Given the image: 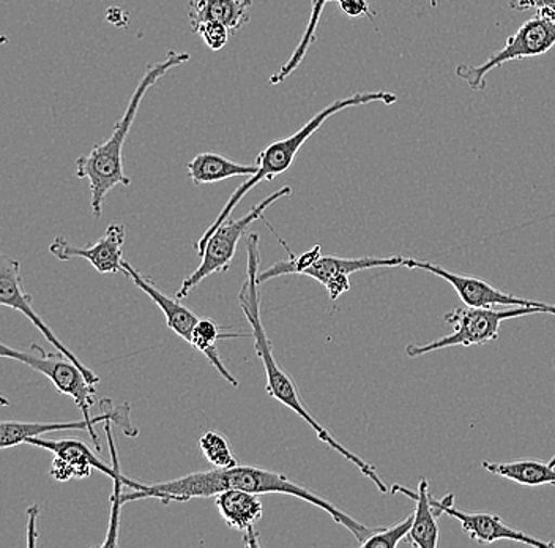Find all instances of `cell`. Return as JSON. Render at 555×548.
Instances as JSON below:
<instances>
[{
  "mask_svg": "<svg viewBox=\"0 0 555 548\" xmlns=\"http://www.w3.org/2000/svg\"><path fill=\"white\" fill-rule=\"evenodd\" d=\"M130 494H121V506L138 499L155 498L169 505V502H186L194 498H211L225 490H243L249 494L267 495L281 494L294 496L301 501L318 506L322 511L327 512L335 523L345 526L352 536L359 540L360 546L373 536L379 528H367L363 523L357 522L345 511L336 508L335 505L325 499L324 496L312 494L304 485L291 481L284 474L276 471L263 470V468L249 467V464H237L232 468H214L208 471L186 474V476L171 479V481L156 482V484H141L134 482Z\"/></svg>",
  "mask_w": 555,
  "mask_h": 548,
  "instance_id": "cell-1",
  "label": "cell"
},
{
  "mask_svg": "<svg viewBox=\"0 0 555 548\" xmlns=\"http://www.w3.org/2000/svg\"><path fill=\"white\" fill-rule=\"evenodd\" d=\"M260 262H262L260 238L258 232H251L248 239H246V279L242 284L241 291H238V302H241L246 321L251 326V336L255 339L256 354H258L263 370H266L267 392H269L270 397L275 398L284 407L289 408L298 418L304 419L314 430L318 438L322 443L327 444L330 449L336 450L339 456L345 457L353 467L359 468L360 473L364 477L370 479L380 494H388L387 484L377 474L376 468L367 463V461L360 459L357 454L350 453L341 443L336 442L332 433L311 415L310 409L304 404V398H301L293 377L275 359L272 342H270L266 328L262 324V318H260V304H262L258 280Z\"/></svg>",
  "mask_w": 555,
  "mask_h": 548,
  "instance_id": "cell-2",
  "label": "cell"
},
{
  "mask_svg": "<svg viewBox=\"0 0 555 548\" xmlns=\"http://www.w3.org/2000/svg\"><path fill=\"white\" fill-rule=\"evenodd\" d=\"M191 59L189 53H177L168 51L165 59L145 68L144 76L138 82L128 106L125 107L124 116L114 127L109 140L100 142L92 151L76 160V176L79 179L89 180L90 206L96 218L103 215L104 197L117 186L128 187L131 183L130 177L125 175L124 169V144L128 133L137 119L139 107L145 93L149 92L159 78L172 68L186 64Z\"/></svg>",
  "mask_w": 555,
  "mask_h": 548,
  "instance_id": "cell-3",
  "label": "cell"
},
{
  "mask_svg": "<svg viewBox=\"0 0 555 548\" xmlns=\"http://www.w3.org/2000/svg\"><path fill=\"white\" fill-rule=\"evenodd\" d=\"M397 102V93L388 92V90L357 92L353 93V95L346 97V99H339L336 100V102L330 103V105L325 106L324 110L319 111L314 117H311V119L308 120L300 130L294 131L291 137L270 142L266 149H262V151L259 152L258 162H256V165H258L259 168L258 173H256L255 176L249 177L246 182H243L242 186L232 193L228 203L224 204L223 211L218 214L214 224L207 228L203 238L197 241L196 250L197 253H199V256L203 255L208 239L214 235V232L217 231L224 221H228L229 218H231L235 207H237V204L241 203L245 195H248L249 190L255 189V187L259 186L263 180H273L276 176L286 173L287 169L294 165L295 158H297L298 152L304 148L305 142L310 140L312 135H314L322 125L327 123L330 117L341 113V111L347 110V107L366 106L370 105V103H384V105L391 106Z\"/></svg>",
  "mask_w": 555,
  "mask_h": 548,
  "instance_id": "cell-4",
  "label": "cell"
},
{
  "mask_svg": "<svg viewBox=\"0 0 555 548\" xmlns=\"http://www.w3.org/2000/svg\"><path fill=\"white\" fill-rule=\"evenodd\" d=\"M547 314L538 307H508L505 310L481 307H456L446 315V321L453 326L454 331L434 342L418 345L411 343L405 348L409 357L426 356L429 353L451 348V346H481L495 342L501 335V324L506 319L529 317V315ZM550 315V314H547Z\"/></svg>",
  "mask_w": 555,
  "mask_h": 548,
  "instance_id": "cell-5",
  "label": "cell"
},
{
  "mask_svg": "<svg viewBox=\"0 0 555 548\" xmlns=\"http://www.w3.org/2000/svg\"><path fill=\"white\" fill-rule=\"evenodd\" d=\"M555 47V13L537 12L533 18L527 20L522 26L506 38L502 50L495 51L480 65L460 64L456 76L466 82L468 88L480 92L486 89V78L495 68L506 62L522 61L550 53Z\"/></svg>",
  "mask_w": 555,
  "mask_h": 548,
  "instance_id": "cell-6",
  "label": "cell"
},
{
  "mask_svg": "<svg viewBox=\"0 0 555 548\" xmlns=\"http://www.w3.org/2000/svg\"><path fill=\"white\" fill-rule=\"evenodd\" d=\"M293 195V189L291 187H281L278 192L272 193L266 200L260 201L258 206L253 207L248 214L243 215L238 220H228L214 232L204 248L203 255H201V265L196 270L186 276L177 290V300H185L186 296L197 286L203 283L207 277L214 276V273L225 272L234 262L235 253H237V245L251 227L255 221L262 220L263 213L272 206L276 201L283 200Z\"/></svg>",
  "mask_w": 555,
  "mask_h": 548,
  "instance_id": "cell-7",
  "label": "cell"
},
{
  "mask_svg": "<svg viewBox=\"0 0 555 548\" xmlns=\"http://www.w3.org/2000/svg\"><path fill=\"white\" fill-rule=\"evenodd\" d=\"M0 356L16 360L35 372L44 374L61 394L73 398V402L81 409L82 418L90 419V408L95 404L96 397L95 384L87 380L81 367L75 360L69 359L67 354L47 353L35 343L30 345L29 352H21V349L2 343Z\"/></svg>",
  "mask_w": 555,
  "mask_h": 548,
  "instance_id": "cell-8",
  "label": "cell"
},
{
  "mask_svg": "<svg viewBox=\"0 0 555 548\" xmlns=\"http://www.w3.org/2000/svg\"><path fill=\"white\" fill-rule=\"evenodd\" d=\"M100 408H102V412L99 416H93L90 419L82 418V421L51 422V424L2 421V424H0V447L10 449V447L26 443L29 438H37V436L48 435V433L79 430V432H89L90 438H92L96 450L100 453L102 443H100L99 435H96L95 425H104V422H113L114 425L119 426L125 435L131 436V438L139 435V429L131 419L130 404L114 405L109 398H103L100 402Z\"/></svg>",
  "mask_w": 555,
  "mask_h": 548,
  "instance_id": "cell-9",
  "label": "cell"
},
{
  "mask_svg": "<svg viewBox=\"0 0 555 548\" xmlns=\"http://www.w3.org/2000/svg\"><path fill=\"white\" fill-rule=\"evenodd\" d=\"M405 267L409 269L425 270L433 276L440 277L453 286L461 301L467 307L495 308V307H538L544 308L550 315H555V305L546 302H537L520 300L515 294L505 293L499 288L477 277L461 276V273L451 272L446 267L434 265L429 262H418V259L408 258Z\"/></svg>",
  "mask_w": 555,
  "mask_h": 548,
  "instance_id": "cell-10",
  "label": "cell"
},
{
  "mask_svg": "<svg viewBox=\"0 0 555 548\" xmlns=\"http://www.w3.org/2000/svg\"><path fill=\"white\" fill-rule=\"evenodd\" d=\"M431 502L437 512H439V515H450L456 519L468 534V537L475 540V543L488 546V544L498 543V540H513V543H520L524 546L530 547H555L554 543L537 539L532 534L512 528L505 520H502L495 513L467 512L456 508L453 494L443 496L440 499L431 498Z\"/></svg>",
  "mask_w": 555,
  "mask_h": 548,
  "instance_id": "cell-11",
  "label": "cell"
},
{
  "mask_svg": "<svg viewBox=\"0 0 555 548\" xmlns=\"http://www.w3.org/2000/svg\"><path fill=\"white\" fill-rule=\"evenodd\" d=\"M33 301V294L24 293L23 291L21 263L15 258L2 255V258H0V304H2L3 307L15 308V310L21 311L24 317L29 318L35 328L43 334L44 339H47L52 346H55L57 352L67 354L69 359L75 360V362L81 367L82 372H85L87 380H89L90 383L99 384V374L93 373L86 364H82V360L79 359L75 353L69 352L67 346H65L64 343L55 336L54 332L51 331L50 326H48L47 322L43 321V318H41L40 315H37V311L34 310Z\"/></svg>",
  "mask_w": 555,
  "mask_h": 548,
  "instance_id": "cell-12",
  "label": "cell"
},
{
  "mask_svg": "<svg viewBox=\"0 0 555 548\" xmlns=\"http://www.w3.org/2000/svg\"><path fill=\"white\" fill-rule=\"evenodd\" d=\"M405 256H363V258H341V256H321L314 265L305 269L301 276L311 277L324 284L330 300L336 301L350 290V276L362 270L379 267H405Z\"/></svg>",
  "mask_w": 555,
  "mask_h": 548,
  "instance_id": "cell-13",
  "label": "cell"
},
{
  "mask_svg": "<svg viewBox=\"0 0 555 548\" xmlns=\"http://www.w3.org/2000/svg\"><path fill=\"white\" fill-rule=\"evenodd\" d=\"M125 234L127 232L124 225H109L95 244L86 245V247H76L69 244L67 239L59 235L51 242L50 252L61 262L82 258L87 259L100 273H119L124 272L121 263H124Z\"/></svg>",
  "mask_w": 555,
  "mask_h": 548,
  "instance_id": "cell-14",
  "label": "cell"
},
{
  "mask_svg": "<svg viewBox=\"0 0 555 548\" xmlns=\"http://www.w3.org/2000/svg\"><path fill=\"white\" fill-rule=\"evenodd\" d=\"M113 422H104V430H106L107 443H109L111 456H113L114 468L107 467L103 463L95 454L92 453L87 444L79 442V439H47L43 436H37V438L27 439L26 444L30 446L41 447V449L50 450L55 457H62V459L72 461L73 464L79 468L85 474V477L92 476L93 470L102 471L107 477L113 481H125L127 487L131 488L134 481L124 476L119 468V461H117L116 447H114L113 439Z\"/></svg>",
  "mask_w": 555,
  "mask_h": 548,
  "instance_id": "cell-15",
  "label": "cell"
},
{
  "mask_svg": "<svg viewBox=\"0 0 555 548\" xmlns=\"http://www.w3.org/2000/svg\"><path fill=\"white\" fill-rule=\"evenodd\" d=\"M218 512L231 530L242 531L246 547H259V533L256 523L262 519L263 505L259 495L243 490H225L215 496Z\"/></svg>",
  "mask_w": 555,
  "mask_h": 548,
  "instance_id": "cell-16",
  "label": "cell"
},
{
  "mask_svg": "<svg viewBox=\"0 0 555 548\" xmlns=\"http://www.w3.org/2000/svg\"><path fill=\"white\" fill-rule=\"evenodd\" d=\"M121 267H124L125 276L130 277L139 290L144 291V293L147 294L156 305H158L159 310L165 315L168 328L176 332L180 339L190 343L194 328H196L201 318L197 317L191 308L180 304V300H177L176 296H166L163 291H159L158 288L155 286V283L152 282L149 277L142 276L139 270L134 269V267L130 265V263L125 262L124 259Z\"/></svg>",
  "mask_w": 555,
  "mask_h": 548,
  "instance_id": "cell-17",
  "label": "cell"
},
{
  "mask_svg": "<svg viewBox=\"0 0 555 548\" xmlns=\"http://www.w3.org/2000/svg\"><path fill=\"white\" fill-rule=\"evenodd\" d=\"M393 494H401L408 498L414 499V525L409 533L408 540L411 546L416 548H437L439 546L440 530L437 519L439 512L431 502V492H429V482L426 479H420L418 490L412 492L402 485H393Z\"/></svg>",
  "mask_w": 555,
  "mask_h": 548,
  "instance_id": "cell-18",
  "label": "cell"
},
{
  "mask_svg": "<svg viewBox=\"0 0 555 548\" xmlns=\"http://www.w3.org/2000/svg\"><path fill=\"white\" fill-rule=\"evenodd\" d=\"M253 0H190L189 18L191 29L206 21L224 24L231 34L238 33L249 23Z\"/></svg>",
  "mask_w": 555,
  "mask_h": 548,
  "instance_id": "cell-19",
  "label": "cell"
},
{
  "mask_svg": "<svg viewBox=\"0 0 555 548\" xmlns=\"http://www.w3.org/2000/svg\"><path fill=\"white\" fill-rule=\"evenodd\" d=\"M191 182L194 186H207V183L221 182L231 177H251L258 173V165H243L232 162L224 155L215 152H203L186 163Z\"/></svg>",
  "mask_w": 555,
  "mask_h": 548,
  "instance_id": "cell-20",
  "label": "cell"
},
{
  "mask_svg": "<svg viewBox=\"0 0 555 548\" xmlns=\"http://www.w3.org/2000/svg\"><path fill=\"white\" fill-rule=\"evenodd\" d=\"M481 467L488 473L508 479L526 487L555 485V467H551L550 461L547 463L540 460L502 461V463L483 461Z\"/></svg>",
  "mask_w": 555,
  "mask_h": 548,
  "instance_id": "cell-21",
  "label": "cell"
},
{
  "mask_svg": "<svg viewBox=\"0 0 555 548\" xmlns=\"http://www.w3.org/2000/svg\"><path fill=\"white\" fill-rule=\"evenodd\" d=\"M238 336H246V334H223V329L217 324V321L210 318H201L194 328L193 336H191L190 345L197 352L203 353L207 357L208 362L215 367L218 373L228 381L231 386L238 387L237 378L234 377L221 360L220 353H218L217 343L221 339H238Z\"/></svg>",
  "mask_w": 555,
  "mask_h": 548,
  "instance_id": "cell-22",
  "label": "cell"
},
{
  "mask_svg": "<svg viewBox=\"0 0 555 548\" xmlns=\"http://www.w3.org/2000/svg\"><path fill=\"white\" fill-rule=\"evenodd\" d=\"M328 2H332V0H311V16L310 21H308L307 30H305L304 37H301L298 47L295 48L289 61H287L286 64H284L283 67L272 76V78H270V85H281L287 76L293 75V73L300 67L305 55H307L311 44L314 43L319 21H321L322 12H324L325 5H327Z\"/></svg>",
  "mask_w": 555,
  "mask_h": 548,
  "instance_id": "cell-23",
  "label": "cell"
},
{
  "mask_svg": "<svg viewBox=\"0 0 555 548\" xmlns=\"http://www.w3.org/2000/svg\"><path fill=\"white\" fill-rule=\"evenodd\" d=\"M199 449L214 468H232L238 464L232 453L231 443L217 430H207L201 435Z\"/></svg>",
  "mask_w": 555,
  "mask_h": 548,
  "instance_id": "cell-24",
  "label": "cell"
},
{
  "mask_svg": "<svg viewBox=\"0 0 555 548\" xmlns=\"http://www.w3.org/2000/svg\"><path fill=\"white\" fill-rule=\"evenodd\" d=\"M414 525V513L405 517L404 520L397 525L388 526V528H379L373 536L367 537L362 544L363 548H397L401 540L408 539Z\"/></svg>",
  "mask_w": 555,
  "mask_h": 548,
  "instance_id": "cell-25",
  "label": "cell"
},
{
  "mask_svg": "<svg viewBox=\"0 0 555 548\" xmlns=\"http://www.w3.org/2000/svg\"><path fill=\"white\" fill-rule=\"evenodd\" d=\"M193 33L203 38L204 43L211 51H220L228 44L231 30L224 24L218 23V21H206V23H201L193 27Z\"/></svg>",
  "mask_w": 555,
  "mask_h": 548,
  "instance_id": "cell-26",
  "label": "cell"
},
{
  "mask_svg": "<svg viewBox=\"0 0 555 548\" xmlns=\"http://www.w3.org/2000/svg\"><path fill=\"white\" fill-rule=\"evenodd\" d=\"M332 2L338 3L339 10H341L345 15L349 16V18H362V16H366V18H370L371 23L374 24L376 13L371 9L370 0H332ZM374 26H376V24H374Z\"/></svg>",
  "mask_w": 555,
  "mask_h": 548,
  "instance_id": "cell-27",
  "label": "cell"
},
{
  "mask_svg": "<svg viewBox=\"0 0 555 548\" xmlns=\"http://www.w3.org/2000/svg\"><path fill=\"white\" fill-rule=\"evenodd\" d=\"M50 474L55 481L59 482H67L69 479H82L85 474L79 470L76 464H73L72 461L62 459V457H55L54 461H52V467L50 470Z\"/></svg>",
  "mask_w": 555,
  "mask_h": 548,
  "instance_id": "cell-28",
  "label": "cell"
},
{
  "mask_svg": "<svg viewBox=\"0 0 555 548\" xmlns=\"http://www.w3.org/2000/svg\"><path fill=\"white\" fill-rule=\"evenodd\" d=\"M508 7L516 12L537 10V12L555 13V0H509Z\"/></svg>",
  "mask_w": 555,
  "mask_h": 548,
  "instance_id": "cell-29",
  "label": "cell"
},
{
  "mask_svg": "<svg viewBox=\"0 0 555 548\" xmlns=\"http://www.w3.org/2000/svg\"><path fill=\"white\" fill-rule=\"evenodd\" d=\"M38 515H40V508L37 505L27 509V546L29 547H35L38 536H40L37 526Z\"/></svg>",
  "mask_w": 555,
  "mask_h": 548,
  "instance_id": "cell-30",
  "label": "cell"
},
{
  "mask_svg": "<svg viewBox=\"0 0 555 548\" xmlns=\"http://www.w3.org/2000/svg\"><path fill=\"white\" fill-rule=\"evenodd\" d=\"M550 464L551 467H555V456L553 457V459H551Z\"/></svg>",
  "mask_w": 555,
  "mask_h": 548,
  "instance_id": "cell-31",
  "label": "cell"
},
{
  "mask_svg": "<svg viewBox=\"0 0 555 548\" xmlns=\"http://www.w3.org/2000/svg\"><path fill=\"white\" fill-rule=\"evenodd\" d=\"M429 2H431V5H433V7H436V5H437V0H429Z\"/></svg>",
  "mask_w": 555,
  "mask_h": 548,
  "instance_id": "cell-32",
  "label": "cell"
},
{
  "mask_svg": "<svg viewBox=\"0 0 555 548\" xmlns=\"http://www.w3.org/2000/svg\"><path fill=\"white\" fill-rule=\"evenodd\" d=\"M55 2H57V0H55Z\"/></svg>",
  "mask_w": 555,
  "mask_h": 548,
  "instance_id": "cell-33",
  "label": "cell"
}]
</instances>
